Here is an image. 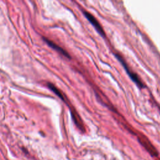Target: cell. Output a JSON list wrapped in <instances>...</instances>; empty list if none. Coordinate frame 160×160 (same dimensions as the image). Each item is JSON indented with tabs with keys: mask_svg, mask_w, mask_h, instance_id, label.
Wrapping results in <instances>:
<instances>
[{
	"mask_svg": "<svg viewBox=\"0 0 160 160\" xmlns=\"http://www.w3.org/2000/svg\"><path fill=\"white\" fill-rule=\"evenodd\" d=\"M115 56L116 57V58L119 60V61L121 63L122 66L124 67V69L126 70V72L128 73V76H129V78L131 79V80L137 84V86H138L139 88H144L145 87L144 84L142 82V81H141V78L139 77V76L134 72L131 68L129 66V65L127 64V62H126L125 59L123 58V57L119 54V53H115Z\"/></svg>",
	"mask_w": 160,
	"mask_h": 160,
	"instance_id": "6da1fadb",
	"label": "cell"
},
{
	"mask_svg": "<svg viewBox=\"0 0 160 160\" xmlns=\"http://www.w3.org/2000/svg\"><path fill=\"white\" fill-rule=\"evenodd\" d=\"M138 141L141 144L142 146L148 152V153L152 157L157 158L159 156V153L156 148L153 146L151 142L143 134L138 135Z\"/></svg>",
	"mask_w": 160,
	"mask_h": 160,
	"instance_id": "7a4b0ae2",
	"label": "cell"
},
{
	"mask_svg": "<svg viewBox=\"0 0 160 160\" xmlns=\"http://www.w3.org/2000/svg\"><path fill=\"white\" fill-rule=\"evenodd\" d=\"M82 12H83L84 16L86 18V19L94 26V28L98 32V33L101 36L104 37L105 35H106L105 32H104L102 26L99 23V22L97 20V19L92 14H91L90 12H88L86 11H82Z\"/></svg>",
	"mask_w": 160,
	"mask_h": 160,
	"instance_id": "3957f363",
	"label": "cell"
},
{
	"mask_svg": "<svg viewBox=\"0 0 160 160\" xmlns=\"http://www.w3.org/2000/svg\"><path fill=\"white\" fill-rule=\"evenodd\" d=\"M43 40L52 49H54V50H56V51H58V52H59L60 54H61L62 55H63L64 56L68 58H71V56L70 54L68 53V52H67L65 49H64L62 48H61V46H59V45H58L57 44H56L54 42H53L52 41L43 37L42 38Z\"/></svg>",
	"mask_w": 160,
	"mask_h": 160,
	"instance_id": "277c9868",
	"label": "cell"
},
{
	"mask_svg": "<svg viewBox=\"0 0 160 160\" xmlns=\"http://www.w3.org/2000/svg\"><path fill=\"white\" fill-rule=\"evenodd\" d=\"M47 86L54 94H56L59 98H61L62 99V101H63L64 102H66L67 101V99H66L64 94L55 85H54L53 84H52L51 82H48Z\"/></svg>",
	"mask_w": 160,
	"mask_h": 160,
	"instance_id": "5b68a950",
	"label": "cell"
}]
</instances>
